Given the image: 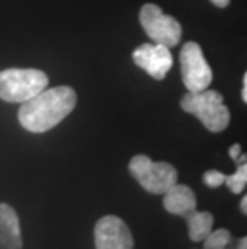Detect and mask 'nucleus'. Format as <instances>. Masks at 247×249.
Wrapping results in <instances>:
<instances>
[{"label":"nucleus","mask_w":247,"mask_h":249,"mask_svg":"<svg viewBox=\"0 0 247 249\" xmlns=\"http://www.w3.org/2000/svg\"><path fill=\"white\" fill-rule=\"evenodd\" d=\"M236 249H247V236L241 238V240L238 241V248Z\"/></svg>","instance_id":"a211bd4d"},{"label":"nucleus","mask_w":247,"mask_h":249,"mask_svg":"<svg viewBox=\"0 0 247 249\" xmlns=\"http://www.w3.org/2000/svg\"><path fill=\"white\" fill-rule=\"evenodd\" d=\"M77 105L74 89L60 86L42 90L34 98L21 105L18 121L28 132L42 134L53 129L63 119L67 118Z\"/></svg>","instance_id":"f257e3e1"},{"label":"nucleus","mask_w":247,"mask_h":249,"mask_svg":"<svg viewBox=\"0 0 247 249\" xmlns=\"http://www.w3.org/2000/svg\"><path fill=\"white\" fill-rule=\"evenodd\" d=\"M225 185L230 188V192H233L234 195H239L244 190L247 185V162L244 164H238V169H236L234 174L227 176L225 178Z\"/></svg>","instance_id":"f8f14e48"},{"label":"nucleus","mask_w":247,"mask_h":249,"mask_svg":"<svg viewBox=\"0 0 247 249\" xmlns=\"http://www.w3.org/2000/svg\"><path fill=\"white\" fill-rule=\"evenodd\" d=\"M239 155H241V145H238V143H234V145L230 148V156L236 161V160L239 158Z\"/></svg>","instance_id":"2eb2a0df"},{"label":"nucleus","mask_w":247,"mask_h":249,"mask_svg":"<svg viewBox=\"0 0 247 249\" xmlns=\"http://www.w3.org/2000/svg\"><path fill=\"white\" fill-rule=\"evenodd\" d=\"M225 249H227V248H225Z\"/></svg>","instance_id":"412c9836"},{"label":"nucleus","mask_w":247,"mask_h":249,"mask_svg":"<svg viewBox=\"0 0 247 249\" xmlns=\"http://www.w3.org/2000/svg\"><path fill=\"white\" fill-rule=\"evenodd\" d=\"M196 195L186 185L175 183L169 192L164 193V208L173 215L186 217L196 211Z\"/></svg>","instance_id":"9d476101"},{"label":"nucleus","mask_w":247,"mask_h":249,"mask_svg":"<svg viewBox=\"0 0 247 249\" xmlns=\"http://www.w3.org/2000/svg\"><path fill=\"white\" fill-rule=\"evenodd\" d=\"M140 23L145 33L154 44H161L172 49L181 39V26L173 18L165 15L154 3H146L140 10Z\"/></svg>","instance_id":"39448f33"},{"label":"nucleus","mask_w":247,"mask_h":249,"mask_svg":"<svg viewBox=\"0 0 247 249\" xmlns=\"http://www.w3.org/2000/svg\"><path fill=\"white\" fill-rule=\"evenodd\" d=\"M49 86V76L40 70L10 68L0 71V100L7 103H24Z\"/></svg>","instance_id":"7ed1b4c3"},{"label":"nucleus","mask_w":247,"mask_h":249,"mask_svg":"<svg viewBox=\"0 0 247 249\" xmlns=\"http://www.w3.org/2000/svg\"><path fill=\"white\" fill-rule=\"evenodd\" d=\"M132 58L136 66L146 71L156 81H162L173 65L169 47L154 44V42L136 47Z\"/></svg>","instance_id":"6e6552de"},{"label":"nucleus","mask_w":247,"mask_h":249,"mask_svg":"<svg viewBox=\"0 0 247 249\" xmlns=\"http://www.w3.org/2000/svg\"><path fill=\"white\" fill-rule=\"evenodd\" d=\"M0 249H23L19 217L7 203H0Z\"/></svg>","instance_id":"1a4fd4ad"},{"label":"nucleus","mask_w":247,"mask_h":249,"mask_svg":"<svg viewBox=\"0 0 247 249\" xmlns=\"http://www.w3.org/2000/svg\"><path fill=\"white\" fill-rule=\"evenodd\" d=\"M129 171L141 188L151 195H164L178 183V172L172 164L154 162L145 155L133 156L129 162Z\"/></svg>","instance_id":"20e7f679"},{"label":"nucleus","mask_w":247,"mask_h":249,"mask_svg":"<svg viewBox=\"0 0 247 249\" xmlns=\"http://www.w3.org/2000/svg\"><path fill=\"white\" fill-rule=\"evenodd\" d=\"M243 100L247 103V71L244 74V87H243Z\"/></svg>","instance_id":"f3484780"},{"label":"nucleus","mask_w":247,"mask_h":249,"mask_svg":"<svg viewBox=\"0 0 247 249\" xmlns=\"http://www.w3.org/2000/svg\"><path fill=\"white\" fill-rule=\"evenodd\" d=\"M225 178H227V176L222 172H218V171H207L206 174H204V183L210 188L220 187L222 183H225Z\"/></svg>","instance_id":"4468645a"},{"label":"nucleus","mask_w":247,"mask_h":249,"mask_svg":"<svg viewBox=\"0 0 247 249\" xmlns=\"http://www.w3.org/2000/svg\"><path fill=\"white\" fill-rule=\"evenodd\" d=\"M180 70L188 92H201L212 82V70L196 42H186L180 50Z\"/></svg>","instance_id":"423d86ee"},{"label":"nucleus","mask_w":247,"mask_h":249,"mask_svg":"<svg viewBox=\"0 0 247 249\" xmlns=\"http://www.w3.org/2000/svg\"><path fill=\"white\" fill-rule=\"evenodd\" d=\"M93 236L97 249H133V236L120 217H101L95 225Z\"/></svg>","instance_id":"0eeeda50"},{"label":"nucleus","mask_w":247,"mask_h":249,"mask_svg":"<svg viewBox=\"0 0 247 249\" xmlns=\"http://www.w3.org/2000/svg\"><path fill=\"white\" fill-rule=\"evenodd\" d=\"M241 211L247 215V195L243 198V201H241Z\"/></svg>","instance_id":"6ab92c4d"},{"label":"nucleus","mask_w":247,"mask_h":249,"mask_svg":"<svg viewBox=\"0 0 247 249\" xmlns=\"http://www.w3.org/2000/svg\"><path fill=\"white\" fill-rule=\"evenodd\" d=\"M180 107L201 121L207 130L222 132L230 124V109L225 107L223 95L217 90L206 89L201 92H188Z\"/></svg>","instance_id":"f03ea898"},{"label":"nucleus","mask_w":247,"mask_h":249,"mask_svg":"<svg viewBox=\"0 0 247 249\" xmlns=\"http://www.w3.org/2000/svg\"><path fill=\"white\" fill-rule=\"evenodd\" d=\"M231 241V233L227 229L210 231V235L204 240V249H225Z\"/></svg>","instance_id":"ddd939ff"},{"label":"nucleus","mask_w":247,"mask_h":249,"mask_svg":"<svg viewBox=\"0 0 247 249\" xmlns=\"http://www.w3.org/2000/svg\"><path fill=\"white\" fill-rule=\"evenodd\" d=\"M188 224V233L193 241H204L212 231L214 215L210 213H201L194 211L190 215L185 217Z\"/></svg>","instance_id":"9b49d317"},{"label":"nucleus","mask_w":247,"mask_h":249,"mask_svg":"<svg viewBox=\"0 0 247 249\" xmlns=\"http://www.w3.org/2000/svg\"><path fill=\"white\" fill-rule=\"evenodd\" d=\"M236 162H238V164H244V162H247V155H239V158L236 160Z\"/></svg>","instance_id":"aec40b11"},{"label":"nucleus","mask_w":247,"mask_h":249,"mask_svg":"<svg viewBox=\"0 0 247 249\" xmlns=\"http://www.w3.org/2000/svg\"><path fill=\"white\" fill-rule=\"evenodd\" d=\"M215 7H218V8H225V7H228V3H230V0H210Z\"/></svg>","instance_id":"dca6fc26"}]
</instances>
